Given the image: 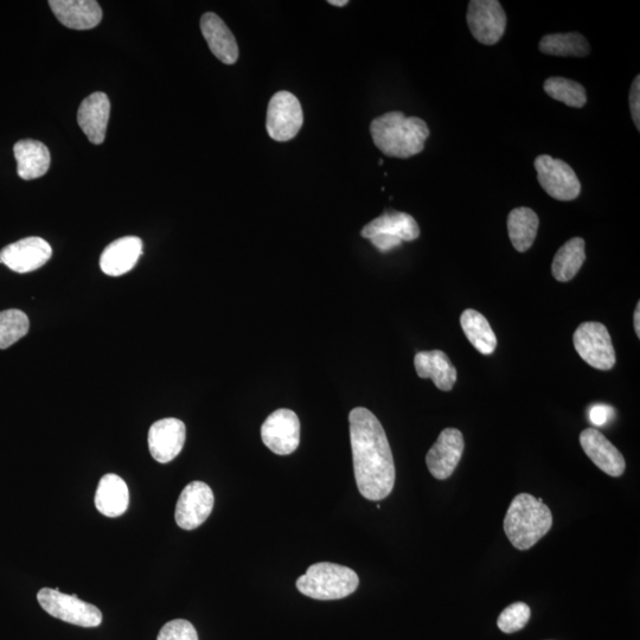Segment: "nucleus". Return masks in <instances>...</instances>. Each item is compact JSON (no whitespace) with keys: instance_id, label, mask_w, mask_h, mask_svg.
<instances>
[{"instance_id":"nucleus-20","label":"nucleus","mask_w":640,"mask_h":640,"mask_svg":"<svg viewBox=\"0 0 640 640\" xmlns=\"http://www.w3.org/2000/svg\"><path fill=\"white\" fill-rule=\"evenodd\" d=\"M414 366L421 379H431L443 392H450L457 382V369L444 351H420L415 355Z\"/></svg>"},{"instance_id":"nucleus-7","label":"nucleus","mask_w":640,"mask_h":640,"mask_svg":"<svg viewBox=\"0 0 640 640\" xmlns=\"http://www.w3.org/2000/svg\"><path fill=\"white\" fill-rule=\"evenodd\" d=\"M537 179L544 191L558 201H573L581 192V183L574 170L561 159L542 155L535 159Z\"/></svg>"},{"instance_id":"nucleus-12","label":"nucleus","mask_w":640,"mask_h":640,"mask_svg":"<svg viewBox=\"0 0 640 640\" xmlns=\"http://www.w3.org/2000/svg\"><path fill=\"white\" fill-rule=\"evenodd\" d=\"M464 447L463 433L457 428H446L441 432L426 456L432 476L439 480L450 478L463 457Z\"/></svg>"},{"instance_id":"nucleus-28","label":"nucleus","mask_w":640,"mask_h":640,"mask_svg":"<svg viewBox=\"0 0 640 640\" xmlns=\"http://www.w3.org/2000/svg\"><path fill=\"white\" fill-rule=\"evenodd\" d=\"M543 89L550 98L569 107L582 108L587 104L586 89L579 82L565 78H549L544 82Z\"/></svg>"},{"instance_id":"nucleus-35","label":"nucleus","mask_w":640,"mask_h":640,"mask_svg":"<svg viewBox=\"0 0 640 640\" xmlns=\"http://www.w3.org/2000/svg\"><path fill=\"white\" fill-rule=\"evenodd\" d=\"M635 330L638 338L640 337V303L637 304L635 311Z\"/></svg>"},{"instance_id":"nucleus-30","label":"nucleus","mask_w":640,"mask_h":640,"mask_svg":"<svg viewBox=\"0 0 640 640\" xmlns=\"http://www.w3.org/2000/svg\"><path fill=\"white\" fill-rule=\"evenodd\" d=\"M531 616L530 607L524 603H515L501 613L497 625L504 633H515L524 629Z\"/></svg>"},{"instance_id":"nucleus-9","label":"nucleus","mask_w":640,"mask_h":640,"mask_svg":"<svg viewBox=\"0 0 640 640\" xmlns=\"http://www.w3.org/2000/svg\"><path fill=\"white\" fill-rule=\"evenodd\" d=\"M466 18L472 36L484 46H495L507 28V15L498 0H472Z\"/></svg>"},{"instance_id":"nucleus-8","label":"nucleus","mask_w":640,"mask_h":640,"mask_svg":"<svg viewBox=\"0 0 640 640\" xmlns=\"http://www.w3.org/2000/svg\"><path fill=\"white\" fill-rule=\"evenodd\" d=\"M304 124V114L297 96L286 91L272 96L267 110L266 128L277 142H288L297 136Z\"/></svg>"},{"instance_id":"nucleus-36","label":"nucleus","mask_w":640,"mask_h":640,"mask_svg":"<svg viewBox=\"0 0 640 640\" xmlns=\"http://www.w3.org/2000/svg\"><path fill=\"white\" fill-rule=\"evenodd\" d=\"M348 3V0H329L330 5L339 6V8H342V6H345Z\"/></svg>"},{"instance_id":"nucleus-33","label":"nucleus","mask_w":640,"mask_h":640,"mask_svg":"<svg viewBox=\"0 0 640 640\" xmlns=\"http://www.w3.org/2000/svg\"><path fill=\"white\" fill-rule=\"evenodd\" d=\"M630 108L633 123L637 130L640 131V76L637 75L635 81L632 82L630 91Z\"/></svg>"},{"instance_id":"nucleus-32","label":"nucleus","mask_w":640,"mask_h":640,"mask_svg":"<svg viewBox=\"0 0 640 640\" xmlns=\"http://www.w3.org/2000/svg\"><path fill=\"white\" fill-rule=\"evenodd\" d=\"M616 411L611 406L595 405L590 409V420L594 426H605L613 419Z\"/></svg>"},{"instance_id":"nucleus-27","label":"nucleus","mask_w":640,"mask_h":640,"mask_svg":"<svg viewBox=\"0 0 640 640\" xmlns=\"http://www.w3.org/2000/svg\"><path fill=\"white\" fill-rule=\"evenodd\" d=\"M541 53L561 57H585L590 54V44L579 32L550 34L540 42Z\"/></svg>"},{"instance_id":"nucleus-26","label":"nucleus","mask_w":640,"mask_h":640,"mask_svg":"<svg viewBox=\"0 0 640 640\" xmlns=\"http://www.w3.org/2000/svg\"><path fill=\"white\" fill-rule=\"evenodd\" d=\"M586 260L585 240L574 238L563 245L553 260L552 272L560 283L571 281Z\"/></svg>"},{"instance_id":"nucleus-6","label":"nucleus","mask_w":640,"mask_h":640,"mask_svg":"<svg viewBox=\"0 0 640 640\" xmlns=\"http://www.w3.org/2000/svg\"><path fill=\"white\" fill-rule=\"evenodd\" d=\"M573 342L576 352L588 366L599 370H611L616 366V351L604 324L582 323L575 331Z\"/></svg>"},{"instance_id":"nucleus-5","label":"nucleus","mask_w":640,"mask_h":640,"mask_svg":"<svg viewBox=\"0 0 640 640\" xmlns=\"http://www.w3.org/2000/svg\"><path fill=\"white\" fill-rule=\"evenodd\" d=\"M38 603L51 617L81 627H98L102 613L98 607L86 603L78 595L60 592V588H42L37 594Z\"/></svg>"},{"instance_id":"nucleus-2","label":"nucleus","mask_w":640,"mask_h":640,"mask_svg":"<svg viewBox=\"0 0 640 640\" xmlns=\"http://www.w3.org/2000/svg\"><path fill=\"white\" fill-rule=\"evenodd\" d=\"M370 133L377 149L384 155L407 159L424 151L430 128L418 117L389 112L373 120Z\"/></svg>"},{"instance_id":"nucleus-19","label":"nucleus","mask_w":640,"mask_h":640,"mask_svg":"<svg viewBox=\"0 0 640 640\" xmlns=\"http://www.w3.org/2000/svg\"><path fill=\"white\" fill-rule=\"evenodd\" d=\"M201 30L208 46L217 59L224 64H234L239 59L238 42L222 19L208 12L201 18Z\"/></svg>"},{"instance_id":"nucleus-13","label":"nucleus","mask_w":640,"mask_h":640,"mask_svg":"<svg viewBox=\"0 0 640 640\" xmlns=\"http://www.w3.org/2000/svg\"><path fill=\"white\" fill-rule=\"evenodd\" d=\"M51 255H53V249L46 240L27 238L2 249L0 264L16 273H29L46 265Z\"/></svg>"},{"instance_id":"nucleus-34","label":"nucleus","mask_w":640,"mask_h":640,"mask_svg":"<svg viewBox=\"0 0 640 640\" xmlns=\"http://www.w3.org/2000/svg\"><path fill=\"white\" fill-rule=\"evenodd\" d=\"M369 240L382 253L392 251L393 248L401 246L403 242L401 239L396 238V236L386 234L373 236V238Z\"/></svg>"},{"instance_id":"nucleus-29","label":"nucleus","mask_w":640,"mask_h":640,"mask_svg":"<svg viewBox=\"0 0 640 640\" xmlns=\"http://www.w3.org/2000/svg\"><path fill=\"white\" fill-rule=\"evenodd\" d=\"M30 328L29 318L21 310L0 312V349H8L27 336Z\"/></svg>"},{"instance_id":"nucleus-3","label":"nucleus","mask_w":640,"mask_h":640,"mask_svg":"<svg viewBox=\"0 0 640 640\" xmlns=\"http://www.w3.org/2000/svg\"><path fill=\"white\" fill-rule=\"evenodd\" d=\"M552 527V511L542 499L529 494H521L512 499L504 518L505 534L518 550L534 547Z\"/></svg>"},{"instance_id":"nucleus-15","label":"nucleus","mask_w":640,"mask_h":640,"mask_svg":"<svg viewBox=\"0 0 640 640\" xmlns=\"http://www.w3.org/2000/svg\"><path fill=\"white\" fill-rule=\"evenodd\" d=\"M580 444L586 456L611 477H620L625 471V459L618 448L603 433L587 428L580 434Z\"/></svg>"},{"instance_id":"nucleus-22","label":"nucleus","mask_w":640,"mask_h":640,"mask_svg":"<svg viewBox=\"0 0 640 640\" xmlns=\"http://www.w3.org/2000/svg\"><path fill=\"white\" fill-rule=\"evenodd\" d=\"M128 504H130V492L125 480L113 473L102 477L95 494L96 509L102 515L114 518L124 515Z\"/></svg>"},{"instance_id":"nucleus-1","label":"nucleus","mask_w":640,"mask_h":640,"mask_svg":"<svg viewBox=\"0 0 640 640\" xmlns=\"http://www.w3.org/2000/svg\"><path fill=\"white\" fill-rule=\"evenodd\" d=\"M349 422L357 488L369 501H382L392 494L396 477L387 434L367 408L352 409Z\"/></svg>"},{"instance_id":"nucleus-31","label":"nucleus","mask_w":640,"mask_h":640,"mask_svg":"<svg viewBox=\"0 0 640 640\" xmlns=\"http://www.w3.org/2000/svg\"><path fill=\"white\" fill-rule=\"evenodd\" d=\"M157 640H198V635L195 626L188 620L176 619L162 627Z\"/></svg>"},{"instance_id":"nucleus-16","label":"nucleus","mask_w":640,"mask_h":640,"mask_svg":"<svg viewBox=\"0 0 640 640\" xmlns=\"http://www.w3.org/2000/svg\"><path fill=\"white\" fill-rule=\"evenodd\" d=\"M111 102L102 92L89 95L82 101L78 112V123L89 142L100 145L105 142Z\"/></svg>"},{"instance_id":"nucleus-17","label":"nucleus","mask_w":640,"mask_h":640,"mask_svg":"<svg viewBox=\"0 0 640 640\" xmlns=\"http://www.w3.org/2000/svg\"><path fill=\"white\" fill-rule=\"evenodd\" d=\"M49 5L56 18L69 29H93L102 19V10L95 0H50Z\"/></svg>"},{"instance_id":"nucleus-25","label":"nucleus","mask_w":640,"mask_h":640,"mask_svg":"<svg viewBox=\"0 0 640 640\" xmlns=\"http://www.w3.org/2000/svg\"><path fill=\"white\" fill-rule=\"evenodd\" d=\"M460 324L464 334L470 343L480 354L489 356L494 354L497 347V338L491 325L482 313L476 310H465L460 317Z\"/></svg>"},{"instance_id":"nucleus-24","label":"nucleus","mask_w":640,"mask_h":640,"mask_svg":"<svg viewBox=\"0 0 640 640\" xmlns=\"http://www.w3.org/2000/svg\"><path fill=\"white\" fill-rule=\"evenodd\" d=\"M539 226V216L534 210L521 207L511 211L508 217L509 238L517 252H527L534 245Z\"/></svg>"},{"instance_id":"nucleus-18","label":"nucleus","mask_w":640,"mask_h":640,"mask_svg":"<svg viewBox=\"0 0 640 640\" xmlns=\"http://www.w3.org/2000/svg\"><path fill=\"white\" fill-rule=\"evenodd\" d=\"M143 254V241L137 236H126L107 246L100 258L102 272L120 277L133 270Z\"/></svg>"},{"instance_id":"nucleus-11","label":"nucleus","mask_w":640,"mask_h":640,"mask_svg":"<svg viewBox=\"0 0 640 640\" xmlns=\"http://www.w3.org/2000/svg\"><path fill=\"white\" fill-rule=\"evenodd\" d=\"M261 439L278 456H288L297 450L300 443V422L290 409H278L261 427Z\"/></svg>"},{"instance_id":"nucleus-4","label":"nucleus","mask_w":640,"mask_h":640,"mask_svg":"<svg viewBox=\"0 0 640 640\" xmlns=\"http://www.w3.org/2000/svg\"><path fill=\"white\" fill-rule=\"evenodd\" d=\"M360 579L349 567L319 562L297 580L298 591L315 600H338L356 592Z\"/></svg>"},{"instance_id":"nucleus-23","label":"nucleus","mask_w":640,"mask_h":640,"mask_svg":"<svg viewBox=\"0 0 640 640\" xmlns=\"http://www.w3.org/2000/svg\"><path fill=\"white\" fill-rule=\"evenodd\" d=\"M18 176L25 181L47 174L51 157L48 147L37 140H21L14 147Z\"/></svg>"},{"instance_id":"nucleus-14","label":"nucleus","mask_w":640,"mask_h":640,"mask_svg":"<svg viewBox=\"0 0 640 640\" xmlns=\"http://www.w3.org/2000/svg\"><path fill=\"white\" fill-rule=\"evenodd\" d=\"M185 440L187 428L183 421L175 418L156 421L149 432L151 456L160 464L170 463L182 452Z\"/></svg>"},{"instance_id":"nucleus-10","label":"nucleus","mask_w":640,"mask_h":640,"mask_svg":"<svg viewBox=\"0 0 640 640\" xmlns=\"http://www.w3.org/2000/svg\"><path fill=\"white\" fill-rule=\"evenodd\" d=\"M215 497L210 486L192 482L185 486L178 498L175 520L179 528L194 530L208 520L214 509Z\"/></svg>"},{"instance_id":"nucleus-21","label":"nucleus","mask_w":640,"mask_h":640,"mask_svg":"<svg viewBox=\"0 0 640 640\" xmlns=\"http://www.w3.org/2000/svg\"><path fill=\"white\" fill-rule=\"evenodd\" d=\"M392 235L402 241H414L420 236V228L414 217L401 213V211L389 210L362 229L364 239H371L376 235Z\"/></svg>"}]
</instances>
